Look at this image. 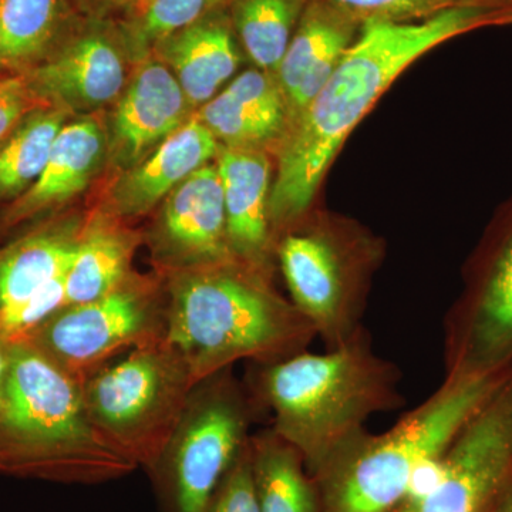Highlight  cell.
Segmentation results:
<instances>
[{"label":"cell","mask_w":512,"mask_h":512,"mask_svg":"<svg viewBox=\"0 0 512 512\" xmlns=\"http://www.w3.org/2000/svg\"><path fill=\"white\" fill-rule=\"evenodd\" d=\"M508 12L500 0H478L420 22L363 23L328 82L292 121L269 194L271 225L291 224L308 210L350 131L410 64L453 37L512 19Z\"/></svg>","instance_id":"obj_1"},{"label":"cell","mask_w":512,"mask_h":512,"mask_svg":"<svg viewBox=\"0 0 512 512\" xmlns=\"http://www.w3.org/2000/svg\"><path fill=\"white\" fill-rule=\"evenodd\" d=\"M137 468L94 427L83 380L30 340H10L0 400V476L93 485Z\"/></svg>","instance_id":"obj_2"},{"label":"cell","mask_w":512,"mask_h":512,"mask_svg":"<svg viewBox=\"0 0 512 512\" xmlns=\"http://www.w3.org/2000/svg\"><path fill=\"white\" fill-rule=\"evenodd\" d=\"M232 262L177 271L168 284L164 340L194 386L238 360L265 365L295 355L316 336L292 302Z\"/></svg>","instance_id":"obj_3"},{"label":"cell","mask_w":512,"mask_h":512,"mask_svg":"<svg viewBox=\"0 0 512 512\" xmlns=\"http://www.w3.org/2000/svg\"><path fill=\"white\" fill-rule=\"evenodd\" d=\"M265 365L259 390L274 412L272 429L299 451L311 476L373 414L402 402L399 372L373 353L363 330L326 353L302 350Z\"/></svg>","instance_id":"obj_4"},{"label":"cell","mask_w":512,"mask_h":512,"mask_svg":"<svg viewBox=\"0 0 512 512\" xmlns=\"http://www.w3.org/2000/svg\"><path fill=\"white\" fill-rule=\"evenodd\" d=\"M501 372L454 366L436 393L383 434H362L312 474L322 512H384L414 474L440 458L504 382Z\"/></svg>","instance_id":"obj_5"},{"label":"cell","mask_w":512,"mask_h":512,"mask_svg":"<svg viewBox=\"0 0 512 512\" xmlns=\"http://www.w3.org/2000/svg\"><path fill=\"white\" fill-rule=\"evenodd\" d=\"M194 387L183 360L164 339L130 350L83 379L94 427L148 471L173 437Z\"/></svg>","instance_id":"obj_6"},{"label":"cell","mask_w":512,"mask_h":512,"mask_svg":"<svg viewBox=\"0 0 512 512\" xmlns=\"http://www.w3.org/2000/svg\"><path fill=\"white\" fill-rule=\"evenodd\" d=\"M227 370L197 384L150 473L165 512H208L247 446L248 409Z\"/></svg>","instance_id":"obj_7"},{"label":"cell","mask_w":512,"mask_h":512,"mask_svg":"<svg viewBox=\"0 0 512 512\" xmlns=\"http://www.w3.org/2000/svg\"><path fill=\"white\" fill-rule=\"evenodd\" d=\"M165 306L127 279L99 299L64 306L25 338L83 380L121 353L164 339Z\"/></svg>","instance_id":"obj_8"},{"label":"cell","mask_w":512,"mask_h":512,"mask_svg":"<svg viewBox=\"0 0 512 512\" xmlns=\"http://www.w3.org/2000/svg\"><path fill=\"white\" fill-rule=\"evenodd\" d=\"M512 484V375L461 430L429 490L384 512H493Z\"/></svg>","instance_id":"obj_9"},{"label":"cell","mask_w":512,"mask_h":512,"mask_svg":"<svg viewBox=\"0 0 512 512\" xmlns=\"http://www.w3.org/2000/svg\"><path fill=\"white\" fill-rule=\"evenodd\" d=\"M278 256L293 305L329 349L348 342L362 330L345 256L328 235H286Z\"/></svg>","instance_id":"obj_10"},{"label":"cell","mask_w":512,"mask_h":512,"mask_svg":"<svg viewBox=\"0 0 512 512\" xmlns=\"http://www.w3.org/2000/svg\"><path fill=\"white\" fill-rule=\"evenodd\" d=\"M154 245L158 256L175 271L235 261L228 248L217 165H204L168 195Z\"/></svg>","instance_id":"obj_11"},{"label":"cell","mask_w":512,"mask_h":512,"mask_svg":"<svg viewBox=\"0 0 512 512\" xmlns=\"http://www.w3.org/2000/svg\"><path fill=\"white\" fill-rule=\"evenodd\" d=\"M190 110L174 73L161 60L140 67L117 104L111 123V151L124 170L146 160L185 123Z\"/></svg>","instance_id":"obj_12"},{"label":"cell","mask_w":512,"mask_h":512,"mask_svg":"<svg viewBox=\"0 0 512 512\" xmlns=\"http://www.w3.org/2000/svg\"><path fill=\"white\" fill-rule=\"evenodd\" d=\"M28 79L47 106L89 111L120 96L126 67L109 37L89 32L60 47Z\"/></svg>","instance_id":"obj_13"},{"label":"cell","mask_w":512,"mask_h":512,"mask_svg":"<svg viewBox=\"0 0 512 512\" xmlns=\"http://www.w3.org/2000/svg\"><path fill=\"white\" fill-rule=\"evenodd\" d=\"M356 20L325 0H312L303 8L291 43L275 74L288 109L295 121L313 97L328 82L353 45Z\"/></svg>","instance_id":"obj_14"},{"label":"cell","mask_w":512,"mask_h":512,"mask_svg":"<svg viewBox=\"0 0 512 512\" xmlns=\"http://www.w3.org/2000/svg\"><path fill=\"white\" fill-rule=\"evenodd\" d=\"M229 252L235 261L264 264L269 244L271 165L255 148L228 147L218 154Z\"/></svg>","instance_id":"obj_15"},{"label":"cell","mask_w":512,"mask_h":512,"mask_svg":"<svg viewBox=\"0 0 512 512\" xmlns=\"http://www.w3.org/2000/svg\"><path fill=\"white\" fill-rule=\"evenodd\" d=\"M217 153V138L198 116L185 121L146 160L124 173L111 194L113 210L126 217L150 211Z\"/></svg>","instance_id":"obj_16"},{"label":"cell","mask_w":512,"mask_h":512,"mask_svg":"<svg viewBox=\"0 0 512 512\" xmlns=\"http://www.w3.org/2000/svg\"><path fill=\"white\" fill-rule=\"evenodd\" d=\"M161 62L180 83L190 107L214 99L238 69L239 55L227 20L217 13L156 43Z\"/></svg>","instance_id":"obj_17"},{"label":"cell","mask_w":512,"mask_h":512,"mask_svg":"<svg viewBox=\"0 0 512 512\" xmlns=\"http://www.w3.org/2000/svg\"><path fill=\"white\" fill-rule=\"evenodd\" d=\"M106 134L93 119L64 124L43 173L5 214L15 225L73 198L89 184L106 151Z\"/></svg>","instance_id":"obj_18"},{"label":"cell","mask_w":512,"mask_h":512,"mask_svg":"<svg viewBox=\"0 0 512 512\" xmlns=\"http://www.w3.org/2000/svg\"><path fill=\"white\" fill-rule=\"evenodd\" d=\"M512 359V234L491 269L456 366L503 372Z\"/></svg>","instance_id":"obj_19"},{"label":"cell","mask_w":512,"mask_h":512,"mask_svg":"<svg viewBox=\"0 0 512 512\" xmlns=\"http://www.w3.org/2000/svg\"><path fill=\"white\" fill-rule=\"evenodd\" d=\"M249 457L259 512H322L301 454L274 429L249 437Z\"/></svg>","instance_id":"obj_20"},{"label":"cell","mask_w":512,"mask_h":512,"mask_svg":"<svg viewBox=\"0 0 512 512\" xmlns=\"http://www.w3.org/2000/svg\"><path fill=\"white\" fill-rule=\"evenodd\" d=\"M79 234L47 228L0 252V311L26 301L43 286L66 275L76 256Z\"/></svg>","instance_id":"obj_21"},{"label":"cell","mask_w":512,"mask_h":512,"mask_svg":"<svg viewBox=\"0 0 512 512\" xmlns=\"http://www.w3.org/2000/svg\"><path fill=\"white\" fill-rule=\"evenodd\" d=\"M133 238L107 221L80 232L76 256L66 275L67 305L94 301L128 279Z\"/></svg>","instance_id":"obj_22"},{"label":"cell","mask_w":512,"mask_h":512,"mask_svg":"<svg viewBox=\"0 0 512 512\" xmlns=\"http://www.w3.org/2000/svg\"><path fill=\"white\" fill-rule=\"evenodd\" d=\"M67 110L47 106L30 113L0 146V200L20 197L45 170Z\"/></svg>","instance_id":"obj_23"},{"label":"cell","mask_w":512,"mask_h":512,"mask_svg":"<svg viewBox=\"0 0 512 512\" xmlns=\"http://www.w3.org/2000/svg\"><path fill=\"white\" fill-rule=\"evenodd\" d=\"M66 15V0H0V62L20 66L39 59Z\"/></svg>","instance_id":"obj_24"},{"label":"cell","mask_w":512,"mask_h":512,"mask_svg":"<svg viewBox=\"0 0 512 512\" xmlns=\"http://www.w3.org/2000/svg\"><path fill=\"white\" fill-rule=\"evenodd\" d=\"M303 12V0H237L235 26L256 66L276 74Z\"/></svg>","instance_id":"obj_25"},{"label":"cell","mask_w":512,"mask_h":512,"mask_svg":"<svg viewBox=\"0 0 512 512\" xmlns=\"http://www.w3.org/2000/svg\"><path fill=\"white\" fill-rule=\"evenodd\" d=\"M198 119L218 141L237 148L264 144L281 134L285 127V121L266 116L225 90L201 107Z\"/></svg>","instance_id":"obj_26"},{"label":"cell","mask_w":512,"mask_h":512,"mask_svg":"<svg viewBox=\"0 0 512 512\" xmlns=\"http://www.w3.org/2000/svg\"><path fill=\"white\" fill-rule=\"evenodd\" d=\"M224 0H150L141 10L133 40L138 47L156 45L164 37L187 28L214 12Z\"/></svg>","instance_id":"obj_27"},{"label":"cell","mask_w":512,"mask_h":512,"mask_svg":"<svg viewBox=\"0 0 512 512\" xmlns=\"http://www.w3.org/2000/svg\"><path fill=\"white\" fill-rule=\"evenodd\" d=\"M325 2L363 25L370 20L420 22L454 6L478 2V0H325Z\"/></svg>","instance_id":"obj_28"},{"label":"cell","mask_w":512,"mask_h":512,"mask_svg":"<svg viewBox=\"0 0 512 512\" xmlns=\"http://www.w3.org/2000/svg\"><path fill=\"white\" fill-rule=\"evenodd\" d=\"M67 275V274H66ZM66 275L59 276L26 301L0 311V333L6 339L25 338L67 305Z\"/></svg>","instance_id":"obj_29"},{"label":"cell","mask_w":512,"mask_h":512,"mask_svg":"<svg viewBox=\"0 0 512 512\" xmlns=\"http://www.w3.org/2000/svg\"><path fill=\"white\" fill-rule=\"evenodd\" d=\"M208 512H259L252 481L249 440L218 488Z\"/></svg>","instance_id":"obj_30"},{"label":"cell","mask_w":512,"mask_h":512,"mask_svg":"<svg viewBox=\"0 0 512 512\" xmlns=\"http://www.w3.org/2000/svg\"><path fill=\"white\" fill-rule=\"evenodd\" d=\"M47 107L37 96L28 76L0 79V146L30 113Z\"/></svg>","instance_id":"obj_31"},{"label":"cell","mask_w":512,"mask_h":512,"mask_svg":"<svg viewBox=\"0 0 512 512\" xmlns=\"http://www.w3.org/2000/svg\"><path fill=\"white\" fill-rule=\"evenodd\" d=\"M10 340L0 333V400H2L3 384H5L6 373L9 366Z\"/></svg>","instance_id":"obj_32"},{"label":"cell","mask_w":512,"mask_h":512,"mask_svg":"<svg viewBox=\"0 0 512 512\" xmlns=\"http://www.w3.org/2000/svg\"><path fill=\"white\" fill-rule=\"evenodd\" d=\"M493 512H512V484L495 504Z\"/></svg>","instance_id":"obj_33"},{"label":"cell","mask_w":512,"mask_h":512,"mask_svg":"<svg viewBox=\"0 0 512 512\" xmlns=\"http://www.w3.org/2000/svg\"><path fill=\"white\" fill-rule=\"evenodd\" d=\"M113 0H79L80 5L89 12H103Z\"/></svg>","instance_id":"obj_34"},{"label":"cell","mask_w":512,"mask_h":512,"mask_svg":"<svg viewBox=\"0 0 512 512\" xmlns=\"http://www.w3.org/2000/svg\"><path fill=\"white\" fill-rule=\"evenodd\" d=\"M130 2L133 3V5L136 6V8L141 12V10L146 8L150 0H130Z\"/></svg>","instance_id":"obj_35"}]
</instances>
